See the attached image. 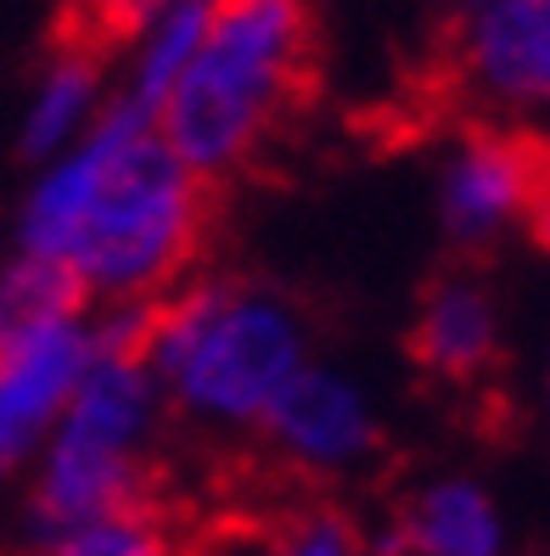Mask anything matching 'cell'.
Masks as SVG:
<instances>
[{
  "label": "cell",
  "instance_id": "cell-1",
  "mask_svg": "<svg viewBox=\"0 0 550 556\" xmlns=\"http://www.w3.org/2000/svg\"><path fill=\"white\" fill-rule=\"evenodd\" d=\"M208 237L214 186L191 175L129 102L102 108L23 214V253L62 258L85 287L129 299L175 292Z\"/></svg>",
  "mask_w": 550,
  "mask_h": 556
},
{
  "label": "cell",
  "instance_id": "cell-2",
  "mask_svg": "<svg viewBox=\"0 0 550 556\" xmlns=\"http://www.w3.org/2000/svg\"><path fill=\"white\" fill-rule=\"evenodd\" d=\"M315 90V17L304 0H208L197 56L157 108V136L197 180L258 163Z\"/></svg>",
  "mask_w": 550,
  "mask_h": 556
},
{
  "label": "cell",
  "instance_id": "cell-3",
  "mask_svg": "<svg viewBox=\"0 0 550 556\" xmlns=\"http://www.w3.org/2000/svg\"><path fill=\"white\" fill-rule=\"evenodd\" d=\"M152 366L191 410L253 421L298 377V320L258 287H175L152 299Z\"/></svg>",
  "mask_w": 550,
  "mask_h": 556
},
{
  "label": "cell",
  "instance_id": "cell-4",
  "mask_svg": "<svg viewBox=\"0 0 550 556\" xmlns=\"http://www.w3.org/2000/svg\"><path fill=\"white\" fill-rule=\"evenodd\" d=\"M152 416V371L141 359L90 349V366L74 388V410L51 444L35 511L46 529H85L95 517H113L141 501L157 467H146L136 444Z\"/></svg>",
  "mask_w": 550,
  "mask_h": 556
},
{
  "label": "cell",
  "instance_id": "cell-5",
  "mask_svg": "<svg viewBox=\"0 0 550 556\" xmlns=\"http://www.w3.org/2000/svg\"><path fill=\"white\" fill-rule=\"evenodd\" d=\"M545 129L477 124L444 169V225L461 248H483L506 219H523L534 180L545 169Z\"/></svg>",
  "mask_w": 550,
  "mask_h": 556
},
{
  "label": "cell",
  "instance_id": "cell-6",
  "mask_svg": "<svg viewBox=\"0 0 550 556\" xmlns=\"http://www.w3.org/2000/svg\"><path fill=\"white\" fill-rule=\"evenodd\" d=\"M410 359L433 382L477 388L500 366L495 304L472 276H444L422 292V309L410 320Z\"/></svg>",
  "mask_w": 550,
  "mask_h": 556
},
{
  "label": "cell",
  "instance_id": "cell-7",
  "mask_svg": "<svg viewBox=\"0 0 550 556\" xmlns=\"http://www.w3.org/2000/svg\"><path fill=\"white\" fill-rule=\"evenodd\" d=\"M85 366H90V343L79 326H46V332L0 354V472L17 462L23 444L79 388Z\"/></svg>",
  "mask_w": 550,
  "mask_h": 556
},
{
  "label": "cell",
  "instance_id": "cell-8",
  "mask_svg": "<svg viewBox=\"0 0 550 556\" xmlns=\"http://www.w3.org/2000/svg\"><path fill=\"white\" fill-rule=\"evenodd\" d=\"M265 428L276 433V444L286 450V467L298 472H327V467H348L366 462L376 450V428L366 405L348 394L332 377H293L270 400Z\"/></svg>",
  "mask_w": 550,
  "mask_h": 556
},
{
  "label": "cell",
  "instance_id": "cell-9",
  "mask_svg": "<svg viewBox=\"0 0 550 556\" xmlns=\"http://www.w3.org/2000/svg\"><path fill=\"white\" fill-rule=\"evenodd\" d=\"M35 556H197V506L157 467L141 501H129L113 517H95L85 529H68Z\"/></svg>",
  "mask_w": 550,
  "mask_h": 556
},
{
  "label": "cell",
  "instance_id": "cell-10",
  "mask_svg": "<svg viewBox=\"0 0 550 556\" xmlns=\"http://www.w3.org/2000/svg\"><path fill=\"white\" fill-rule=\"evenodd\" d=\"M394 551L410 556H495L500 529L472 483H433L394 511Z\"/></svg>",
  "mask_w": 550,
  "mask_h": 556
},
{
  "label": "cell",
  "instance_id": "cell-11",
  "mask_svg": "<svg viewBox=\"0 0 550 556\" xmlns=\"http://www.w3.org/2000/svg\"><path fill=\"white\" fill-rule=\"evenodd\" d=\"M102 56H90L79 46H56L51 40V62L35 85V102L23 118V152L28 157H51L74 136L102 118Z\"/></svg>",
  "mask_w": 550,
  "mask_h": 556
},
{
  "label": "cell",
  "instance_id": "cell-12",
  "mask_svg": "<svg viewBox=\"0 0 550 556\" xmlns=\"http://www.w3.org/2000/svg\"><path fill=\"white\" fill-rule=\"evenodd\" d=\"M203 23H208V0H175V7L157 12L141 35L129 40V85H124L118 102H129L136 113L157 118L164 96L186 74V62L197 56Z\"/></svg>",
  "mask_w": 550,
  "mask_h": 556
},
{
  "label": "cell",
  "instance_id": "cell-13",
  "mask_svg": "<svg viewBox=\"0 0 550 556\" xmlns=\"http://www.w3.org/2000/svg\"><path fill=\"white\" fill-rule=\"evenodd\" d=\"M85 299H90V287L62 258L17 253V265L0 276V354L23 338L46 332V326H74Z\"/></svg>",
  "mask_w": 550,
  "mask_h": 556
},
{
  "label": "cell",
  "instance_id": "cell-14",
  "mask_svg": "<svg viewBox=\"0 0 550 556\" xmlns=\"http://www.w3.org/2000/svg\"><path fill=\"white\" fill-rule=\"evenodd\" d=\"M164 7H175V0H74V7L62 12V23H56V46H79V51L107 62L118 46L136 40Z\"/></svg>",
  "mask_w": 550,
  "mask_h": 556
},
{
  "label": "cell",
  "instance_id": "cell-15",
  "mask_svg": "<svg viewBox=\"0 0 550 556\" xmlns=\"http://www.w3.org/2000/svg\"><path fill=\"white\" fill-rule=\"evenodd\" d=\"M523 225H528V237L550 253V152H545V169H539V180H534V198H528V208H523Z\"/></svg>",
  "mask_w": 550,
  "mask_h": 556
},
{
  "label": "cell",
  "instance_id": "cell-16",
  "mask_svg": "<svg viewBox=\"0 0 550 556\" xmlns=\"http://www.w3.org/2000/svg\"><path fill=\"white\" fill-rule=\"evenodd\" d=\"M539 51H545V90H539V118H550V0H539Z\"/></svg>",
  "mask_w": 550,
  "mask_h": 556
}]
</instances>
